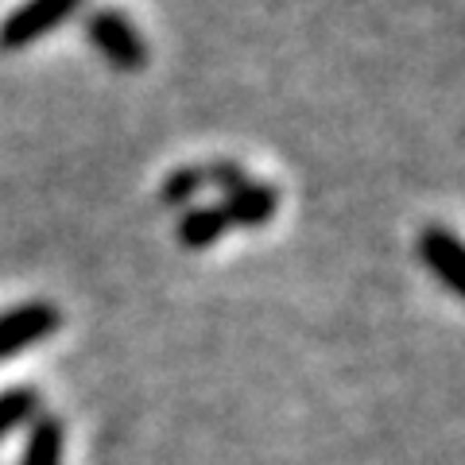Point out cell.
<instances>
[{
	"label": "cell",
	"mask_w": 465,
	"mask_h": 465,
	"mask_svg": "<svg viewBox=\"0 0 465 465\" xmlns=\"http://www.w3.org/2000/svg\"><path fill=\"white\" fill-rule=\"evenodd\" d=\"M82 35L121 74H136V70L148 66V43H143L136 20L124 16L121 8H109V5L90 8L82 16Z\"/></svg>",
	"instance_id": "cell-1"
},
{
	"label": "cell",
	"mask_w": 465,
	"mask_h": 465,
	"mask_svg": "<svg viewBox=\"0 0 465 465\" xmlns=\"http://www.w3.org/2000/svg\"><path fill=\"white\" fill-rule=\"evenodd\" d=\"M85 0H24L0 20V51H24L32 43L47 39L58 24H66L70 16H78Z\"/></svg>",
	"instance_id": "cell-2"
},
{
	"label": "cell",
	"mask_w": 465,
	"mask_h": 465,
	"mask_svg": "<svg viewBox=\"0 0 465 465\" xmlns=\"http://www.w3.org/2000/svg\"><path fill=\"white\" fill-rule=\"evenodd\" d=\"M58 326H63V311L43 299L0 311V361H12V357H20L24 349L47 341Z\"/></svg>",
	"instance_id": "cell-3"
},
{
	"label": "cell",
	"mask_w": 465,
	"mask_h": 465,
	"mask_svg": "<svg viewBox=\"0 0 465 465\" xmlns=\"http://www.w3.org/2000/svg\"><path fill=\"white\" fill-rule=\"evenodd\" d=\"M275 210H280V191L264 179H252L249 171L237 174L225 191H222V213L229 229H264Z\"/></svg>",
	"instance_id": "cell-4"
},
{
	"label": "cell",
	"mask_w": 465,
	"mask_h": 465,
	"mask_svg": "<svg viewBox=\"0 0 465 465\" xmlns=\"http://www.w3.org/2000/svg\"><path fill=\"white\" fill-rule=\"evenodd\" d=\"M419 260H423V268L439 280L450 295H461L465 291V264H461V241L454 229L446 225H427L419 232Z\"/></svg>",
	"instance_id": "cell-5"
},
{
	"label": "cell",
	"mask_w": 465,
	"mask_h": 465,
	"mask_svg": "<svg viewBox=\"0 0 465 465\" xmlns=\"http://www.w3.org/2000/svg\"><path fill=\"white\" fill-rule=\"evenodd\" d=\"M63 454H66V423L51 411H39L27 423L20 465H63Z\"/></svg>",
	"instance_id": "cell-6"
},
{
	"label": "cell",
	"mask_w": 465,
	"mask_h": 465,
	"mask_svg": "<svg viewBox=\"0 0 465 465\" xmlns=\"http://www.w3.org/2000/svg\"><path fill=\"white\" fill-rule=\"evenodd\" d=\"M229 232V222H225V213L222 206H194L191 210H183L179 217V225H174V237H179L183 249H191V252H202V249H213L217 241H222Z\"/></svg>",
	"instance_id": "cell-7"
},
{
	"label": "cell",
	"mask_w": 465,
	"mask_h": 465,
	"mask_svg": "<svg viewBox=\"0 0 465 465\" xmlns=\"http://www.w3.org/2000/svg\"><path fill=\"white\" fill-rule=\"evenodd\" d=\"M39 415V388L32 384H16L0 391V442L8 439L12 430L27 427Z\"/></svg>",
	"instance_id": "cell-8"
},
{
	"label": "cell",
	"mask_w": 465,
	"mask_h": 465,
	"mask_svg": "<svg viewBox=\"0 0 465 465\" xmlns=\"http://www.w3.org/2000/svg\"><path fill=\"white\" fill-rule=\"evenodd\" d=\"M202 191H206V167L202 163H183L163 179L159 198H163V206H171V210H191Z\"/></svg>",
	"instance_id": "cell-9"
}]
</instances>
